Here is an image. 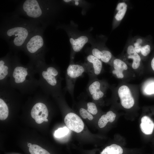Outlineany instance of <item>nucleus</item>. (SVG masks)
Returning a JSON list of instances; mask_svg holds the SVG:
<instances>
[{
    "label": "nucleus",
    "mask_w": 154,
    "mask_h": 154,
    "mask_svg": "<svg viewBox=\"0 0 154 154\" xmlns=\"http://www.w3.org/2000/svg\"><path fill=\"white\" fill-rule=\"evenodd\" d=\"M141 121L140 127L141 131L146 135L151 134L154 128L153 121L147 116L143 117L141 118Z\"/></svg>",
    "instance_id": "nucleus-15"
},
{
    "label": "nucleus",
    "mask_w": 154,
    "mask_h": 154,
    "mask_svg": "<svg viewBox=\"0 0 154 154\" xmlns=\"http://www.w3.org/2000/svg\"><path fill=\"white\" fill-rule=\"evenodd\" d=\"M87 63H85L87 69V73L91 79L101 72L102 68V61L92 54L88 55L86 58Z\"/></svg>",
    "instance_id": "nucleus-9"
},
{
    "label": "nucleus",
    "mask_w": 154,
    "mask_h": 154,
    "mask_svg": "<svg viewBox=\"0 0 154 154\" xmlns=\"http://www.w3.org/2000/svg\"><path fill=\"white\" fill-rule=\"evenodd\" d=\"M85 72L87 73V69L85 64L84 65L74 64H69L65 73L66 85L64 88L65 91H68L73 96L77 80Z\"/></svg>",
    "instance_id": "nucleus-4"
},
{
    "label": "nucleus",
    "mask_w": 154,
    "mask_h": 154,
    "mask_svg": "<svg viewBox=\"0 0 154 154\" xmlns=\"http://www.w3.org/2000/svg\"><path fill=\"white\" fill-rule=\"evenodd\" d=\"M44 121H46V122L48 121V119H45V120Z\"/></svg>",
    "instance_id": "nucleus-33"
},
{
    "label": "nucleus",
    "mask_w": 154,
    "mask_h": 154,
    "mask_svg": "<svg viewBox=\"0 0 154 154\" xmlns=\"http://www.w3.org/2000/svg\"><path fill=\"white\" fill-rule=\"evenodd\" d=\"M145 91L148 94H154V82L148 84L145 87Z\"/></svg>",
    "instance_id": "nucleus-28"
},
{
    "label": "nucleus",
    "mask_w": 154,
    "mask_h": 154,
    "mask_svg": "<svg viewBox=\"0 0 154 154\" xmlns=\"http://www.w3.org/2000/svg\"><path fill=\"white\" fill-rule=\"evenodd\" d=\"M88 40L87 36L83 35L74 39L71 38L69 40L74 51L78 52L82 48L85 44L88 42Z\"/></svg>",
    "instance_id": "nucleus-16"
},
{
    "label": "nucleus",
    "mask_w": 154,
    "mask_h": 154,
    "mask_svg": "<svg viewBox=\"0 0 154 154\" xmlns=\"http://www.w3.org/2000/svg\"><path fill=\"white\" fill-rule=\"evenodd\" d=\"M151 64L152 69L154 71V57L152 60Z\"/></svg>",
    "instance_id": "nucleus-30"
},
{
    "label": "nucleus",
    "mask_w": 154,
    "mask_h": 154,
    "mask_svg": "<svg viewBox=\"0 0 154 154\" xmlns=\"http://www.w3.org/2000/svg\"><path fill=\"white\" fill-rule=\"evenodd\" d=\"M127 9V5L124 2L119 3L116 7V13L115 15L114 19L117 22H120L123 18Z\"/></svg>",
    "instance_id": "nucleus-17"
},
{
    "label": "nucleus",
    "mask_w": 154,
    "mask_h": 154,
    "mask_svg": "<svg viewBox=\"0 0 154 154\" xmlns=\"http://www.w3.org/2000/svg\"><path fill=\"white\" fill-rule=\"evenodd\" d=\"M143 42L142 39L140 38H137L132 44L135 52L138 54L141 52L142 44Z\"/></svg>",
    "instance_id": "nucleus-24"
},
{
    "label": "nucleus",
    "mask_w": 154,
    "mask_h": 154,
    "mask_svg": "<svg viewBox=\"0 0 154 154\" xmlns=\"http://www.w3.org/2000/svg\"><path fill=\"white\" fill-rule=\"evenodd\" d=\"M63 1L66 2L68 3L69 2H70V1H71V0H63Z\"/></svg>",
    "instance_id": "nucleus-32"
},
{
    "label": "nucleus",
    "mask_w": 154,
    "mask_h": 154,
    "mask_svg": "<svg viewBox=\"0 0 154 154\" xmlns=\"http://www.w3.org/2000/svg\"><path fill=\"white\" fill-rule=\"evenodd\" d=\"M116 116L115 114L112 111H109L105 114L102 116L98 121V125L100 128L104 127L108 122H112L115 119Z\"/></svg>",
    "instance_id": "nucleus-18"
},
{
    "label": "nucleus",
    "mask_w": 154,
    "mask_h": 154,
    "mask_svg": "<svg viewBox=\"0 0 154 154\" xmlns=\"http://www.w3.org/2000/svg\"><path fill=\"white\" fill-rule=\"evenodd\" d=\"M6 35L12 40L14 46L17 48L21 47L29 34V30L26 28L21 26L13 27L6 31Z\"/></svg>",
    "instance_id": "nucleus-5"
},
{
    "label": "nucleus",
    "mask_w": 154,
    "mask_h": 154,
    "mask_svg": "<svg viewBox=\"0 0 154 154\" xmlns=\"http://www.w3.org/2000/svg\"><path fill=\"white\" fill-rule=\"evenodd\" d=\"M64 121L69 129L76 132L80 133L84 129V124L82 119L73 112H70L66 114Z\"/></svg>",
    "instance_id": "nucleus-10"
},
{
    "label": "nucleus",
    "mask_w": 154,
    "mask_h": 154,
    "mask_svg": "<svg viewBox=\"0 0 154 154\" xmlns=\"http://www.w3.org/2000/svg\"><path fill=\"white\" fill-rule=\"evenodd\" d=\"M102 84L100 81L93 79H91L87 88V91L95 100H98L102 98L104 92L102 89Z\"/></svg>",
    "instance_id": "nucleus-12"
},
{
    "label": "nucleus",
    "mask_w": 154,
    "mask_h": 154,
    "mask_svg": "<svg viewBox=\"0 0 154 154\" xmlns=\"http://www.w3.org/2000/svg\"><path fill=\"white\" fill-rule=\"evenodd\" d=\"M29 150L31 154H50L45 149L35 144L31 145Z\"/></svg>",
    "instance_id": "nucleus-21"
},
{
    "label": "nucleus",
    "mask_w": 154,
    "mask_h": 154,
    "mask_svg": "<svg viewBox=\"0 0 154 154\" xmlns=\"http://www.w3.org/2000/svg\"><path fill=\"white\" fill-rule=\"evenodd\" d=\"M35 67L39 75V86L43 93L56 97L61 95V84L63 79L59 68L54 65L47 64L45 62L39 63Z\"/></svg>",
    "instance_id": "nucleus-2"
},
{
    "label": "nucleus",
    "mask_w": 154,
    "mask_h": 154,
    "mask_svg": "<svg viewBox=\"0 0 154 154\" xmlns=\"http://www.w3.org/2000/svg\"><path fill=\"white\" fill-rule=\"evenodd\" d=\"M75 4L76 5H77L79 4V2L78 0H75Z\"/></svg>",
    "instance_id": "nucleus-31"
},
{
    "label": "nucleus",
    "mask_w": 154,
    "mask_h": 154,
    "mask_svg": "<svg viewBox=\"0 0 154 154\" xmlns=\"http://www.w3.org/2000/svg\"><path fill=\"white\" fill-rule=\"evenodd\" d=\"M92 54L94 56L100 60L102 53V50H100L97 48H94L92 49Z\"/></svg>",
    "instance_id": "nucleus-29"
},
{
    "label": "nucleus",
    "mask_w": 154,
    "mask_h": 154,
    "mask_svg": "<svg viewBox=\"0 0 154 154\" xmlns=\"http://www.w3.org/2000/svg\"><path fill=\"white\" fill-rule=\"evenodd\" d=\"M22 8L28 17L37 19L41 17L43 10L38 1L36 0H26L23 3Z\"/></svg>",
    "instance_id": "nucleus-7"
},
{
    "label": "nucleus",
    "mask_w": 154,
    "mask_h": 154,
    "mask_svg": "<svg viewBox=\"0 0 154 154\" xmlns=\"http://www.w3.org/2000/svg\"><path fill=\"white\" fill-rule=\"evenodd\" d=\"M150 51L151 47L149 45L147 44L142 46L140 52L143 56H147L149 53Z\"/></svg>",
    "instance_id": "nucleus-27"
},
{
    "label": "nucleus",
    "mask_w": 154,
    "mask_h": 154,
    "mask_svg": "<svg viewBox=\"0 0 154 154\" xmlns=\"http://www.w3.org/2000/svg\"><path fill=\"white\" fill-rule=\"evenodd\" d=\"M69 131V129L67 127L60 128L55 131L54 135L57 138L62 137L67 135Z\"/></svg>",
    "instance_id": "nucleus-22"
},
{
    "label": "nucleus",
    "mask_w": 154,
    "mask_h": 154,
    "mask_svg": "<svg viewBox=\"0 0 154 154\" xmlns=\"http://www.w3.org/2000/svg\"><path fill=\"white\" fill-rule=\"evenodd\" d=\"M118 93L121 104L123 108L129 109L133 106L134 100L127 86L125 85L121 86L118 90Z\"/></svg>",
    "instance_id": "nucleus-11"
},
{
    "label": "nucleus",
    "mask_w": 154,
    "mask_h": 154,
    "mask_svg": "<svg viewBox=\"0 0 154 154\" xmlns=\"http://www.w3.org/2000/svg\"><path fill=\"white\" fill-rule=\"evenodd\" d=\"M48 110L46 105L44 102H36L32 107L31 114L38 124H40L44 121L48 115Z\"/></svg>",
    "instance_id": "nucleus-8"
},
{
    "label": "nucleus",
    "mask_w": 154,
    "mask_h": 154,
    "mask_svg": "<svg viewBox=\"0 0 154 154\" xmlns=\"http://www.w3.org/2000/svg\"><path fill=\"white\" fill-rule=\"evenodd\" d=\"M13 67V56L9 54L2 57L0 60V87L8 84Z\"/></svg>",
    "instance_id": "nucleus-6"
},
{
    "label": "nucleus",
    "mask_w": 154,
    "mask_h": 154,
    "mask_svg": "<svg viewBox=\"0 0 154 154\" xmlns=\"http://www.w3.org/2000/svg\"><path fill=\"white\" fill-rule=\"evenodd\" d=\"M35 66L31 62L21 64L17 56L13 57V67L9 84L21 94L33 93L39 86Z\"/></svg>",
    "instance_id": "nucleus-1"
},
{
    "label": "nucleus",
    "mask_w": 154,
    "mask_h": 154,
    "mask_svg": "<svg viewBox=\"0 0 154 154\" xmlns=\"http://www.w3.org/2000/svg\"><path fill=\"white\" fill-rule=\"evenodd\" d=\"M87 109L86 110L91 114L95 115L96 114L98 110L96 104L93 102H88L87 103Z\"/></svg>",
    "instance_id": "nucleus-25"
},
{
    "label": "nucleus",
    "mask_w": 154,
    "mask_h": 154,
    "mask_svg": "<svg viewBox=\"0 0 154 154\" xmlns=\"http://www.w3.org/2000/svg\"><path fill=\"white\" fill-rule=\"evenodd\" d=\"M113 65L114 68L112 71L113 74H115L118 78H123L124 75L123 71L128 68L127 66L125 63L119 59L116 58L113 60Z\"/></svg>",
    "instance_id": "nucleus-13"
},
{
    "label": "nucleus",
    "mask_w": 154,
    "mask_h": 154,
    "mask_svg": "<svg viewBox=\"0 0 154 154\" xmlns=\"http://www.w3.org/2000/svg\"><path fill=\"white\" fill-rule=\"evenodd\" d=\"M102 53L100 60L104 63H108L112 58V55L111 53L106 50H102Z\"/></svg>",
    "instance_id": "nucleus-23"
},
{
    "label": "nucleus",
    "mask_w": 154,
    "mask_h": 154,
    "mask_svg": "<svg viewBox=\"0 0 154 154\" xmlns=\"http://www.w3.org/2000/svg\"><path fill=\"white\" fill-rule=\"evenodd\" d=\"M44 46L42 37L38 34L30 38L25 45V51L31 59V62L35 66L39 63L45 62Z\"/></svg>",
    "instance_id": "nucleus-3"
},
{
    "label": "nucleus",
    "mask_w": 154,
    "mask_h": 154,
    "mask_svg": "<svg viewBox=\"0 0 154 154\" xmlns=\"http://www.w3.org/2000/svg\"><path fill=\"white\" fill-rule=\"evenodd\" d=\"M79 113L80 115L84 119L87 118L90 120H92L93 119V116L91 114L84 108H81L80 109Z\"/></svg>",
    "instance_id": "nucleus-26"
},
{
    "label": "nucleus",
    "mask_w": 154,
    "mask_h": 154,
    "mask_svg": "<svg viewBox=\"0 0 154 154\" xmlns=\"http://www.w3.org/2000/svg\"><path fill=\"white\" fill-rule=\"evenodd\" d=\"M9 110L7 106L1 99L0 98V119L3 120L6 119L8 117Z\"/></svg>",
    "instance_id": "nucleus-20"
},
{
    "label": "nucleus",
    "mask_w": 154,
    "mask_h": 154,
    "mask_svg": "<svg viewBox=\"0 0 154 154\" xmlns=\"http://www.w3.org/2000/svg\"><path fill=\"white\" fill-rule=\"evenodd\" d=\"M127 52L128 55L127 58L133 60L132 68L134 69H137L140 65L141 58L139 54L135 51L132 44H130L128 46Z\"/></svg>",
    "instance_id": "nucleus-14"
},
{
    "label": "nucleus",
    "mask_w": 154,
    "mask_h": 154,
    "mask_svg": "<svg viewBox=\"0 0 154 154\" xmlns=\"http://www.w3.org/2000/svg\"><path fill=\"white\" fill-rule=\"evenodd\" d=\"M123 150L119 145L112 144L106 147L101 154H122Z\"/></svg>",
    "instance_id": "nucleus-19"
}]
</instances>
